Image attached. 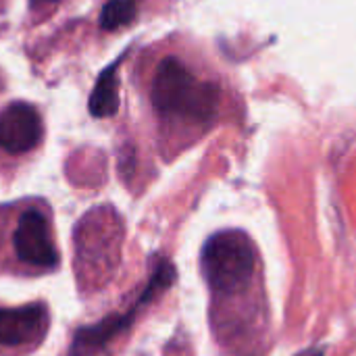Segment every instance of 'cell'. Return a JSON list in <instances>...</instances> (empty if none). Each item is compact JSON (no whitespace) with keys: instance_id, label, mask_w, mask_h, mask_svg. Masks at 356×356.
I'll list each match as a JSON object with an SVG mask.
<instances>
[{"instance_id":"10","label":"cell","mask_w":356,"mask_h":356,"mask_svg":"<svg viewBox=\"0 0 356 356\" xmlns=\"http://www.w3.org/2000/svg\"><path fill=\"white\" fill-rule=\"evenodd\" d=\"M58 0H31L33 6H42V4H56Z\"/></svg>"},{"instance_id":"2","label":"cell","mask_w":356,"mask_h":356,"mask_svg":"<svg viewBox=\"0 0 356 356\" xmlns=\"http://www.w3.org/2000/svg\"><path fill=\"white\" fill-rule=\"evenodd\" d=\"M202 273L215 294H240L252 282L257 254L244 232L227 229L211 236L200 254Z\"/></svg>"},{"instance_id":"3","label":"cell","mask_w":356,"mask_h":356,"mask_svg":"<svg viewBox=\"0 0 356 356\" xmlns=\"http://www.w3.org/2000/svg\"><path fill=\"white\" fill-rule=\"evenodd\" d=\"M173 282H175V267L171 265V261L159 259L154 263L148 284L140 292L138 300L129 307V311L113 313L94 325L81 327L73 338L69 356H96L98 353H102L115 338H119L123 332H127L134 325V319L140 313V309L146 307L148 302H152L161 292L169 290L173 286Z\"/></svg>"},{"instance_id":"4","label":"cell","mask_w":356,"mask_h":356,"mask_svg":"<svg viewBox=\"0 0 356 356\" xmlns=\"http://www.w3.org/2000/svg\"><path fill=\"white\" fill-rule=\"evenodd\" d=\"M75 252L79 273L88 277H108L119 263L121 223L111 209H94L75 229Z\"/></svg>"},{"instance_id":"6","label":"cell","mask_w":356,"mask_h":356,"mask_svg":"<svg viewBox=\"0 0 356 356\" xmlns=\"http://www.w3.org/2000/svg\"><path fill=\"white\" fill-rule=\"evenodd\" d=\"M44 136L40 113L27 102H13L0 111V150L25 154L33 150Z\"/></svg>"},{"instance_id":"9","label":"cell","mask_w":356,"mask_h":356,"mask_svg":"<svg viewBox=\"0 0 356 356\" xmlns=\"http://www.w3.org/2000/svg\"><path fill=\"white\" fill-rule=\"evenodd\" d=\"M140 0H108L100 10V27L106 31L121 29L136 19Z\"/></svg>"},{"instance_id":"1","label":"cell","mask_w":356,"mask_h":356,"mask_svg":"<svg viewBox=\"0 0 356 356\" xmlns=\"http://www.w3.org/2000/svg\"><path fill=\"white\" fill-rule=\"evenodd\" d=\"M150 102L161 117L209 125L217 115L219 88L200 81L177 56H167L152 75Z\"/></svg>"},{"instance_id":"7","label":"cell","mask_w":356,"mask_h":356,"mask_svg":"<svg viewBox=\"0 0 356 356\" xmlns=\"http://www.w3.org/2000/svg\"><path fill=\"white\" fill-rule=\"evenodd\" d=\"M48 309L42 302L19 309H0V346L19 348L44 340L48 334Z\"/></svg>"},{"instance_id":"8","label":"cell","mask_w":356,"mask_h":356,"mask_svg":"<svg viewBox=\"0 0 356 356\" xmlns=\"http://www.w3.org/2000/svg\"><path fill=\"white\" fill-rule=\"evenodd\" d=\"M119 60L111 63L96 79V86L90 94V113L98 119L113 117L119 108V81H117V71H119Z\"/></svg>"},{"instance_id":"5","label":"cell","mask_w":356,"mask_h":356,"mask_svg":"<svg viewBox=\"0 0 356 356\" xmlns=\"http://www.w3.org/2000/svg\"><path fill=\"white\" fill-rule=\"evenodd\" d=\"M13 244L17 259L29 267L52 269L58 265V250L50 238L48 219L38 209H27L21 213Z\"/></svg>"}]
</instances>
